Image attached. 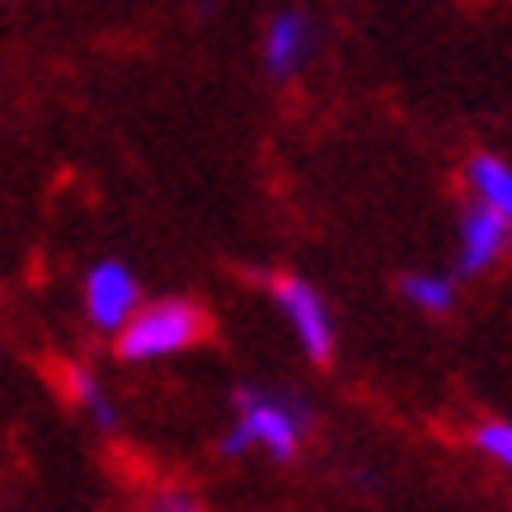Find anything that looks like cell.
<instances>
[{"mask_svg":"<svg viewBox=\"0 0 512 512\" xmlns=\"http://www.w3.org/2000/svg\"><path fill=\"white\" fill-rule=\"evenodd\" d=\"M66 395H71L76 404H90L94 419H99V423H113V409H109L104 400H99V386H94V376H90V372L71 367V372H66Z\"/></svg>","mask_w":512,"mask_h":512,"instance_id":"9c48e42d","label":"cell"},{"mask_svg":"<svg viewBox=\"0 0 512 512\" xmlns=\"http://www.w3.org/2000/svg\"><path fill=\"white\" fill-rule=\"evenodd\" d=\"M85 311L99 329H118L137 311V278L123 264H99L85 278Z\"/></svg>","mask_w":512,"mask_h":512,"instance_id":"277c9868","label":"cell"},{"mask_svg":"<svg viewBox=\"0 0 512 512\" xmlns=\"http://www.w3.org/2000/svg\"><path fill=\"white\" fill-rule=\"evenodd\" d=\"M470 179H475V193H480L484 207H494L512 231V170L508 165L494 160V156H480L475 165H470Z\"/></svg>","mask_w":512,"mask_h":512,"instance_id":"52a82bcc","label":"cell"},{"mask_svg":"<svg viewBox=\"0 0 512 512\" xmlns=\"http://www.w3.org/2000/svg\"><path fill=\"white\" fill-rule=\"evenodd\" d=\"M508 240V221L498 217L494 207H470L466 226H461V268L466 273H484L498 259V249Z\"/></svg>","mask_w":512,"mask_h":512,"instance_id":"5b68a950","label":"cell"},{"mask_svg":"<svg viewBox=\"0 0 512 512\" xmlns=\"http://www.w3.org/2000/svg\"><path fill=\"white\" fill-rule=\"evenodd\" d=\"M207 334V315L193 301H156L146 311H132L118 325V353L141 362V357H165L184 353L188 343Z\"/></svg>","mask_w":512,"mask_h":512,"instance_id":"6da1fadb","label":"cell"},{"mask_svg":"<svg viewBox=\"0 0 512 512\" xmlns=\"http://www.w3.org/2000/svg\"><path fill=\"white\" fill-rule=\"evenodd\" d=\"M475 442H480V451H489L494 461H503L512 470V423H484Z\"/></svg>","mask_w":512,"mask_h":512,"instance_id":"30bf717a","label":"cell"},{"mask_svg":"<svg viewBox=\"0 0 512 512\" xmlns=\"http://www.w3.org/2000/svg\"><path fill=\"white\" fill-rule=\"evenodd\" d=\"M240 433H245L249 447H264L268 456L287 461L301 442V423L287 404L278 400H264V395H245L240 400Z\"/></svg>","mask_w":512,"mask_h":512,"instance_id":"3957f363","label":"cell"},{"mask_svg":"<svg viewBox=\"0 0 512 512\" xmlns=\"http://www.w3.org/2000/svg\"><path fill=\"white\" fill-rule=\"evenodd\" d=\"M273 296H278V306L287 311V320H292L296 339L306 343V353H311L315 362H325V357L334 353V325H329L325 301L301 278H278L273 282Z\"/></svg>","mask_w":512,"mask_h":512,"instance_id":"7a4b0ae2","label":"cell"},{"mask_svg":"<svg viewBox=\"0 0 512 512\" xmlns=\"http://www.w3.org/2000/svg\"><path fill=\"white\" fill-rule=\"evenodd\" d=\"M306 47H311V29H306V19L301 15H278L273 19V29H268V66L278 71V76H292L301 57H306Z\"/></svg>","mask_w":512,"mask_h":512,"instance_id":"8992f818","label":"cell"},{"mask_svg":"<svg viewBox=\"0 0 512 512\" xmlns=\"http://www.w3.org/2000/svg\"><path fill=\"white\" fill-rule=\"evenodd\" d=\"M404 296L423 306V311H447L451 306V282L447 278H409L404 282Z\"/></svg>","mask_w":512,"mask_h":512,"instance_id":"ba28073f","label":"cell"}]
</instances>
